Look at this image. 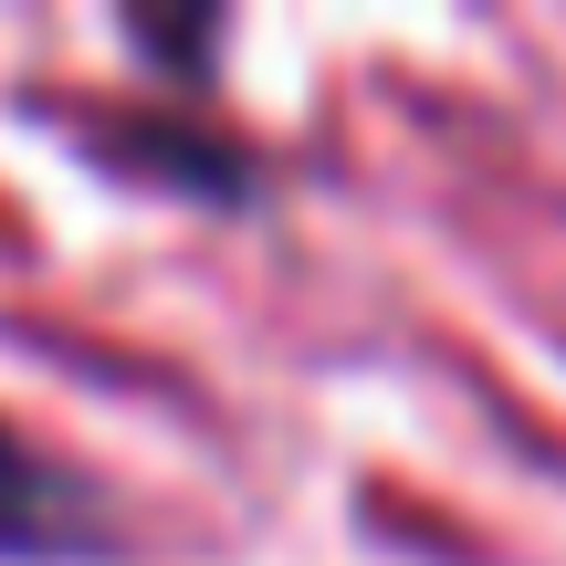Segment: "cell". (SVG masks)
I'll list each match as a JSON object with an SVG mask.
<instances>
[{"instance_id":"1","label":"cell","mask_w":566,"mask_h":566,"mask_svg":"<svg viewBox=\"0 0 566 566\" xmlns=\"http://www.w3.org/2000/svg\"><path fill=\"white\" fill-rule=\"evenodd\" d=\"M105 546V525L84 514V493L0 420V556H84Z\"/></svg>"}]
</instances>
